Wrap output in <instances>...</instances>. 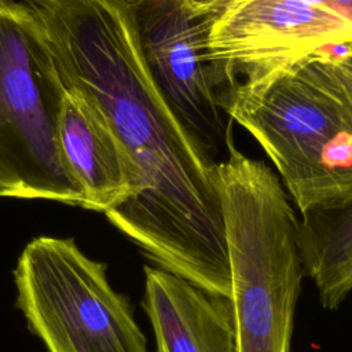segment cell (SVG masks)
<instances>
[{"label": "cell", "mask_w": 352, "mask_h": 352, "mask_svg": "<svg viewBox=\"0 0 352 352\" xmlns=\"http://www.w3.org/2000/svg\"><path fill=\"white\" fill-rule=\"evenodd\" d=\"M21 1L45 29L65 85L100 111L136 166L139 191L109 221L158 268L230 297L216 161L155 85L125 1Z\"/></svg>", "instance_id": "obj_1"}, {"label": "cell", "mask_w": 352, "mask_h": 352, "mask_svg": "<svg viewBox=\"0 0 352 352\" xmlns=\"http://www.w3.org/2000/svg\"><path fill=\"white\" fill-rule=\"evenodd\" d=\"M231 271L236 352H292L304 265L294 205L278 175L242 153L230 133L216 161Z\"/></svg>", "instance_id": "obj_2"}, {"label": "cell", "mask_w": 352, "mask_h": 352, "mask_svg": "<svg viewBox=\"0 0 352 352\" xmlns=\"http://www.w3.org/2000/svg\"><path fill=\"white\" fill-rule=\"evenodd\" d=\"M219 99L261 146L300 214L352 202V122L297 63L241 78Z\"/></svg>", "instance_id": "obj_3"}, {"label": "cell", "mask_w": 352, "mask_h": 352, "mask_svg": "<svg viewBox=\"0 0 352 352\" xmlns=\"http://www.w3.org/2000/svg\"><path fill=\"white\" fill-rule=\"evenodd\" d=\"M66 85L48 36L23 1L0 0V197L87 209L59 142Z\"/></svg>", "instance_id": "obj_4"}, {"label": "cell", "mask_w": 352, "mask_h": 352, "mask_svg": "<svg viewBox=\"0 0 352 352\" xmlns=\"http://www.w3.org/2000/svg\"><path fill=\"white\" fill-rule=\"evenodd\" d=\"M18 305L48 352H148L129 300L73 239L30 241L15 268Z\"/></svg>", "instance_id": "obj_5"}, {"label": "cell", "mask_w": 352, "mask_h": 352, "mask_svg": "<svg viewBox=\"0 0 352 352\" xmlns=\"http://www.w3.org/2000/svg\"><path fill=\"white\" fill-rule=\"evenodd\" d=\"M146 66L173 111L214 158L226 150L224 120L206 59L213 14L195 0H124Z\"/></svg>", "instance_id": "obj_6"}, {"label": "cell", "mask_w": 352, "mask_h": 352, "mask_svg": "<svg viewBox=\"0 0 352 352\" xmlns=\"http://www.w3.org/2000/svg\"><path fill=\"white\" fill-rule=\"evenodd\" d=\"M352 43V22L304 0H227L213 15L206 59L216 87Z\"/></svg>", "instance_id": "obj_7"}, {"label": "cell", "mask_w": 352, "mask_h": 352, "mask_svg": "<svg viewBox=\"0 0 352 352\" xmlns=\"http://www.w3.org/2000/svg\"><path fill=\"white\" fill-rule=\"evenodd\" d=\"M59 142L87 209L106 213L139 191L136 166L104 117L67 87L59 116Z\"/></svg>", "instance_id": "obj_8"}, {"label": "cell", "mask_w": 352, "mask_h": 352, "mask_svg": "<svg viewBox=\"0 0 352 352\" xmlns=\"http://www.w3.org/2000/svg\"><path fill=\"white\" fill-rule=\"evenodd\" d=\"M142 307L155 352H236L232 307L226 296L146 265Z\"/></svg>", "instance_id": "obj_9"}, {"label": "cell", "mask_w": 352, "mask_h": 352, "mask_svg": "<svg viewBox=\"0 0 352 352\" xmlns=\"http://www.w3.org/2000/svg\"><path fill=\"white\" fill-rule=\"evenodd\" d=\"M300 72L327 94L352 122V43L297 62Z\"/></svg>", "instance_id": "obj_10"}, {"label": "cell", "mask_w": 352, "mask_h": 352, "mask_svg": "<svg viewBox=\"0 0 352 352\" xmlns=\"http://www.w3.org/2000/svg\"><path fill=\"white\" fill-rule=\"evenodd\" d=\"M312 4L327 7L352 22V0H304Z\"/></svg>", "instance_id": "obj_11"}, {"label": "cell", "mask_w": 352, "mask_h": 352, "mask_svg": "<svg viewBox=\"0 0 352 352\" xmlns=\"http://www.w3.org/2000/svg\"><path fill=\"white\" fill-rule=\"evenodd\" d=\"M202 8H205L206 11H209L210 14H216L221 7L223 4L227 1V0H195Z\"/></svg>", "instance_id": "obj_12"}]
</instances>
